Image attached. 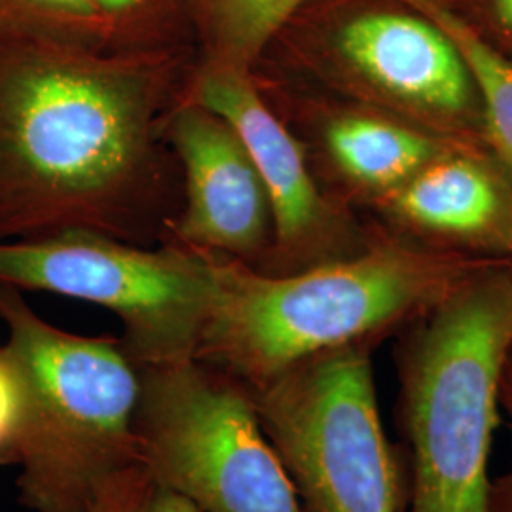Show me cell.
I'll return each instance as SVG.
<instances>
[{
  "mask_svg": "<svg viewBox=\"0 0 512 512\" xmlns=\"http://www.w3.org/2000/svg\"><path fill=\"white\" fill-rule=\"evenodd\" d=\"M196 61L0 33V241L86 230L162 245L183 205L167 120Z\"/></svg>",
  "mask_w": 512,
  "mask_h": 512,
  "instance_id": "6da1fadb",
  "label": "cell"
},
{
  "mask_svg": "<svg viewBox=\"0 0 512 512\" xmlns=\"http://www.w3.org/2000/svg\"><path fill=\"white\" fill-rule=\"evenodd\" d=\"M207 255L215 294L196 359L247 387L327 351L376 346L495 262L399 238L378 224L363 251L294 274H262Z\"/></svg>",
  "mask_w": 512,
  "mask_h": 512,
  "instance_id": "7a4b0ae2",
  "label": "cell"
},
{
  "mask_svg": "<svg viewBox=\"0 0 512 512\" xmlns=\"http://www.w3.org/2000/svg\"><path fill=\"white\" fill-rule=\"evenodd\" d=\"M512 349V272L495 260L404 327L395 349L406 446L403 512H490L499 387Z\"/></svg>",
  "mask_w": 512,
  "mask_h": 512,
  "instance_id": "3957f363",
  "label": "cell"
},
{
  "mask_svg": "<svg viewBox=\"0 0 512 512\" xmlns=\"http://www.w3.org/2000/svg\"><path fill=\"white\" fill-rule=\"evenodd\" d=\"M0 323L23 384V414L2 459L18 467L19 503L31 512H88L116 476L141 465V365L122 338L59 329L6 283Z\"/></svg>",
  "mask_w": 512,
  "mask_h": 512,
  "instance_id": "277c9868",
  "label": "cell"
},
{
  "mask_svg": "<svg viewBox=\"0 0 512 512\" xmlns=\"http://www.w3.org/2000/svg\"><path fill=\"white\" fill-rule=\"evenodd\" d=\"M255 69L486 147L480 97L458 46L404 0H306Z\"/></svg>",
  "mask_w": 512,
  "mask_h": 512,
  "instance_id": "5b68a950",
  "label": "cell"
},
{
  "mask_svg": "<svg viewBox=\"0 0 512 512\" xmlns=\"http://www.w3.org/2000/svg\"><path fill=\"white\" fill-rule=\"evenodd\" d=\"M374 346L321 353L249 387L304 512H403L406 473L380 416Z\"/></svg>",
  "mask_w": 512,
  "mask_h": 512,
  "instance_id": "8992f818",
  "label": "cell"
},
{
  "mask_svg": "<svg viewBox=\"0 0 512 512\" xmlns=\"http://www.w3.org/2000/svg\"><path fill=\"white\" fill-rule=\"evenodd\" d=\"M141 465L202 512H304L249 387L188 359L141 366Z\"/></svg>",
  "mask_w": 512,
  "mask_h": 512,
  "instance_id": "52a82bcc",
  "label": "cell"
},
{
  "mask_svg": "<svg viewBox=\"0 0 512 512\" xmlns=\"http://www.w3.org/2000/svg\"><path fill=\"white\" fill-rule=\"evenodd\" d=\"M0 283L90 302L122 323L141 366L196 359L215 294L207 253L173 241L143 247L86 230L0 241Z\"/></svg>",
  "mask_w": 512,
  "mask_h": 512,
  "instance_id": "ba28073f",
  "label": "cell"
},
{
  "mask_svg": "<svg viewBox=\"0 0 512 512\" xmlns=\"http://www.w3.org/2000/svg\"><path fill=\"white\" fill-rule=\"evenodd\" d=\"M186 99L202 103L238 131L268 194L274 220L270 255L258 272L285 275L363 251L374 224L330 196L291 128L279 118L253 74L205 71L196 65Z\"/></svg>",
  "mask_w": 512,
  "mask_h": 512,
  "instance_id": "9c48e42d",
  "label": "cell"
},
{
  "mask_svg": "<svg viewBox=\"0 0 512 512\" xmlns=\"http://www.w3.org/2000/svg\"><path fill=\"white\" fill-rule=\"evenodd\" d=\"M258 92L291 128L330 196L366 213L444 148V139L384 110L253 69Z\"/></svg>",
  "mask_w": 512,
  "mask_h": 512,
  "instance_id": "30bf717a",
  "label": "cell"
},
{
  "mask_svg": "<svg viewBox=\"0 0 512 512\" xmlns=\"http://www.w3.org/2000/svg\"><path fill=\"white\" fill-rule=\"evenodd\" d=\"M167 139L181 167L183 205L165 241L258 270L272 249L274 220L238 131L215 110L183 97L167 120Z\"/></svg>",
  "mask_w": 512,
  "mask_h": 512,
  "instance_id": "8fae6325",
  "label": "cell"
},
{
  "mask_svg": "<svg viewBox=\"0 0 512 512\" xmlns=\"http://www.w3.org/2000/svg\"><path fill=\"white\" fill-rule=\"evenodd\" d=\"M366 213L421 245L512 258V179L484 145H448Z\"/></svg>",
  "mask_w": 512,
  "mask_h": 512,
  "instance_id": "7c38bea8",
  "label": "cell"
},
{
  "mask_svg": "<svg viewBox=\"0 0 512 512\" xmlns=\"http://www.w3.org/2000/svg\"><path fill=\"white\" fill-rule=\"evenodd\" d=\"M306 0H190L196 65L251 73L281 25Z\"/></svg>",
  "mask_w": 512,
  "mask_h": 512,
  "instance_id": "4fadbf2b",
  "label": "cell"
},
{
  "mask_svg": "<svg viewBox=\"0 0 512 512\" xmlns=\"http://www.w3.org/2000/svg\"><path fill=\"white\" fill-rule=\"evenodd\" d=\"M454 40L480 97L484 143L512 179V59L465 18L452 0H404Z\"/></svg>",
  "mask_w": 512,
  "mask_h": 512,
  "instance_id": "5bb4252c",
  "label": "cell"
},
{
  "mask_svg": "<svg viewBox=\"0 0 512 512\" xmlns=\"http://www.w3.org/2000/svg\"><path fill=\"white\" fill-rule=\"evenodd\" d=\"M112 50L196 52L190 0H93Z\"/></svg>",
  "mask_w": 512,
  "mask_h": 512,
  "instance_id": "9a60e30c",
  "label": "cell"
},
{
  "mask_svg": "<svg viewBox=\"0 0 512 512\" xmlns=\"http://www.w3.org/2000/svg\"><path fill=\"white\" fill-rule=\"evenodd\" d=\"M0 33L44 35L112 50L109 27L93 0H0Z\"/></svg>",
  "mask_w": 512,
  "mask_h": 512,
  "instance_id": "2e32d148",
  "label": "cell"
},
{
  "mask_svg": "<svg viewBox=\"0 0 512 512\" xmlns=\"http://www.w3.org/2000/svg\"><path fill=\"white\" fill-rule=\"evenodd\" d=\"M88 512H202L143 465L116 476Z\"/></svg>",
  "mask_w": 512,
  "mask_h": 512,
  "instance_id": "e0dca14e",
  "label": "cell"
},
{
  "mask_svg": "<svg viewBox=\"0 0 512 512\" xmlns=\"http://www.w3.org/2000/svg\"><path fill=\"white\" fill-rule=\"evenodd\" d=\"M23 414V384L18 366L4 344H0V465L16 437Z\"/></svg>",
  "mask_w": 512,
  "mask_h": 512,
  "instance_id": "ac0fdd59",
  "label": "cell"
},
{
  "mask_svg": "<svg viewBox=\"0 0 512 512\" xmlns=\"http://www.w3.org/2000/svg\"><path fill=\"white\" fill-rule=\"evenodd\" d=\"M459 12L501 50L512 48V0H452Z\"/></svg>",
  "mask_w": 512,
  "mask_h": 512,
  "instance_id": "d6986e66",
  "label": "cell"
},
{
  "mask_svg": "<svg viewBox=\"0 0 512 512\" xmlns=\"http://www.w3.org/2000/svg\"><path fill=\"white\" fill-rule=\"evenodd\" d=\"M499 404L507 416L512 431V349L501 378ZM490 512H512V469L492 482Z\"/></svg>",
  "mask_w": 512,
  "mask_h": 512,
  "instance_id": "ffe728a7",
  "label": "cell"
},
{
  "mask_svg": "<svg viewBox=\"0 0 512 512\" xmlns=\"http://www.w3.org/2000/svg\"><path fill=\"white\" fill-rule=\"evenodd\" d=\"M505 52H507V54L511 55V59H512V48H509V50H505Z\"/></svg>",
  "mask_w": 512,
  "mask_h": 512,
  "instance_id": "44dd1931",
  "label": "cell"
},
{
  "mask_svg": "<svg viewBox=\"0 0 512 512\" xmlns=\"http://www.w3.org/2000/svg\"><path fill=\"white\" fill-rule=\"evenodd\" d=\"M509 266H511V272H512V258L509 260Z\"/></svg>",
  "mask_w": 512,
  "mask_h": 512,
  "instance_id": "7402d4cb",
  "label": "cell"
}]
</instances>
